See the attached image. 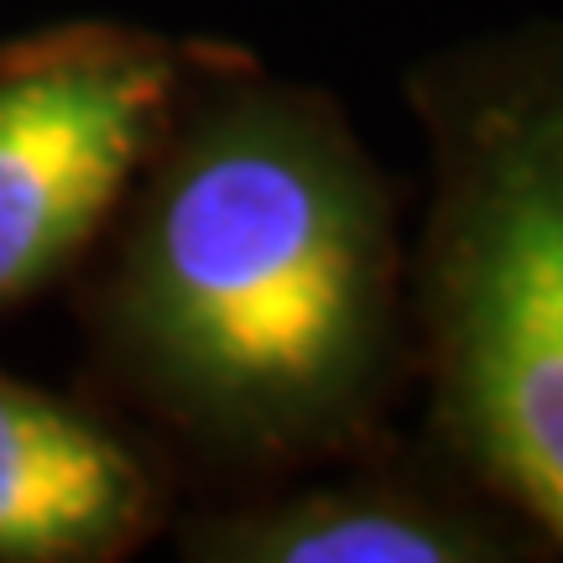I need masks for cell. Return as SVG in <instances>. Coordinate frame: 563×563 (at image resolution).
Returning <instances> with one entry per match:
<instances>
[{"instance_id":"obj_3","label":"cell","mask_w":563,"mask_h":563,"mask_svg":"<svg viewBox=\"0 0 563 563\" xmlns=\"http://www.w3.org/2000/svg\"><path fill=\"white\" fill-rule=\"evenodd\" d=\"M224 47L115 16L0 42V323L79 277Z\"/></svg>"},{"instance_id":"obj_2","label":"cell","mask_w":563,"mask_h":563,"mask_svg":"<svg viewBox=\"0 0 563 563\" xmlns=\"http://www.w3.org/2000/svg\"><path fill=\"white\" fill-rule=\"evenodd\" d=\"M402 104L422 433L563 559V16L428 47Z\"/></svg>"},{"instance_id":"obj_4","label":"cell","mask_w":563,"mask_h":563,"mask_svg":"<svg viewBox=\"0 0 563 563\" xmlns=\"http://www.w3.org/2000/svg\"><path fill=\"white\" fill-rule=\"evenodd\" d=\"M188 563H543V538L470 481L428 433H391L173 517Z\"/></svg>"},{"instance_id":"obj_1","label":"cell","mask_w":563,"mask_h":563,"mask_svg":"<svg viewBox=\"0 0 563 563\" xmlns=\"http://www.w3.org/2000/svg\"><path fill=\"white\" fill-rule=\"evenodd\" d=\"M74 282L84 391L203 496L365 454L418 391L402 183L323 84L241 42Z\"/></svg>"},{"instance_id":"obj_5","label":"cell","mask_w":563,"mask_h":563,"mask_svg":"<svg viewBox=\"0 0 563 563\" xmlns=\"http://www.w3.org/2000/svg\"><path fill=\"white\" fill-rule=\"evenodd\" d=\"M162 449L89 391L0 371V563H125L178 517Z\"/></svg>"}]
</instances>
